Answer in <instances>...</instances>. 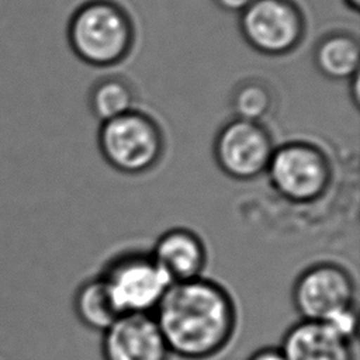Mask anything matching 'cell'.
Masks as SVG:
<instances>
[{
	"instance_id": "11",
	"label": "cell",
	"mask_w": 360,
	"mask_h": 360,
	"mask_svg": "<svg viewBox=\"0 0 360 360\" xmlns=\"http://www.w3.org/2000/svg\"><path fill=\"white\" fill-rule=\"evenodd\" d=\"M149 252L172 283L202 277L208 264L204 239L186 226H174L162 232Z\"/></svg>"
},
{
	"instance_id": "17",
	"label": "cell",
	"mask_w": 360,
	"mask_h": 360,
	"mask_svg": "<svg viewBox=\"0 0 360 360\" xmlns=\"http://www.w3.org/2000/svg\"><path fill=\"white\" fill-rule=\"evenodd\" d=\"M222 10L229 13H242L253 0H214Z\"/></svg>"
},
{
	"instance_id": "13",
	"label": "cell",
	"mask_w": 360,
	"mask_h": 360,
	"mask_svg": "<svg viewBox=\"0 0 360 360\" xmlns=\"http://www.w3.org/2000/svg\"><path fill=\"white\" fill-rule=\"evenodd\" d=\"M314 59L323 76L333 80H349L359 72V41L346 32L328 34L316 44Z\"/></svg>"
},
{
	"instance_id": "12",
	"label": "cell",
	"mask_w": 360,
	"mask_h": 360,
	"mask_svg": "<svg viewBox=\"0 0 360 360\" xmlns=\"http://www.w3.org/2000/svg\"><path fill=\"white\" fill-rule=\"evenodd\" d=\"M73 311L83 326L100 333L122 315L98 274L79 284L73 295Z\"/></svg>"
},
{
	"instance_id": "18",
	"label": "cell",
	"mask_w": 360,
	"mask_h": 360,
	"mask_svg": "<svg viewBox=\"0 0 360 360\" xmlns=\"http://www.w3.org/2000/svg\"><path fill=\"white\" fill-rule=\"evenodd\" d=\"M349 84H352V96H353V101L357 105L360 101V79H359V72L354 73L350 79H349Z\"/></svg>"
},
{
	"instance_id": "1",
	"label": "cell",
	"mask_w": 360,
	"mask_h": 360,
	"mask_svg": "<svg viewBox=\"0 0 360 360\" xmlns=\"http://www.w3.org/2000/svg\"><path fill=\"white\" fill-rule=\"evenodd\" d=\"M172 356L211 360L233 340L239 311L233 295L205 276L172 283L153 311Z\"/></svg>"
},
{
	"instance_id": "9",
	"label": "cell",
	"mask_w": 360,
	"mask_h": 360,
	"mask_svg": "<svg viewBox=\"0 0 360 360\" xmlns=\"http://www.w3.org/2000/svg\"><path fill=\"white\" fill-rule=\"evenodd\" d=\"M103 360H170L153 314H124L101 332Z\"/></svg>"
},
{
	"instance_id": "4",
	"label": "cell",
	"mask_w": 360,
	"mask_h": 360,
	"mask_svg": "<svg viewBox=\"0 0 360 360\" xmlns=\"http://www.w3.org/2000/svg\"><path fill=\"white\" fill-rule=\"evenodd\" d=\"M128 13L112 0H89L70 17L69 45L79 59L93 66L121 62L134 44Z\"/></svg>"
},
{
	"instance_id": "7",
	"label": "cell",
	"mask_w": 360,
	"mask_h": 360,
	"mask_svg": "<svg viewBox=\"0 0 360 360\" xmlns=\"http://www.w3.org/2000/svg\"><path fill=\"white\" fill-rule=\"evenodd\" d=\"M239 27L253 49L278 56L300 45L305 34V18L292 0H253L240 13Z\"/></svg>"
},
{
	"instance_id": "16",
	"label": "cell",
	"mask_w": 360,
	"mask_h": 360,
	"mask_svg": "<svg viewBox=\"0 0 360 360\" xmlns=\"http://www.w3.org/2000/svg\"><path fill=\"white\" fill-rule=\"evenodd\" d=\"M246 360H287L280 346H263L256 349Z\"/></svg>"
},
{
	"instance_id": "2",
	"label": "cell",
	"mask_w": 360,
	"mask_h": 360,
	"mask_svg": "<svg viewBox=\"0 0 360 360\" xmlns=\"http://www.w3.org/2000/svg\"><path fill=\"white\" fill-rule=\"evenodd\" d=\"M291 301L300 319L328 322L356 339L357 284L346 266L332 260L308 264L292 283Z\"/></svg>"
},
{
	"instance_id": "10",
	"label": "cell",
	"mask_w": 360,
	"mask_h": 360,
	"mask_svg": "<svg viewBox=\"0 0 360 360\" xmlns=\"http://www.w3.org/2000/svg\"><path fill=\"white\" fill-rule=\"evenodd\" d=\"M287 360H356V339L328 322L298 319L283 335Z\"/></svg>"
},
{
	"instance_id": "3",
	"label": "cell",
	"mask_w": 360,
	"mask_h": 360,
	"mask_svg": "<svg viewBox=\"0 0 360 360\" xmlns=\"http://www.w3.org/2000/svg\"><path fill=\"white\" fill-rule=\"evenodd\" d=\"M264 176L281 202L304 208L326 200L333 183V167L318 145L290 141L274 148Z\"/></svg>"
},
{
	"instance_id": "5",
	"label": "cell",
	"mask_w": 360,
	"mask_h": 360,
	"mask_svg": "<svg viewBox=\"0 0 360 360\" xmlns=\"http://www.w3.org/2000/svg\"><path fill=\"white\" fill-rule=\"evenodd\" d=\"M98 149L103 159L118 173L141 176L159 165L165 139L153 118L131 110L101 122Z\"/></svg>"
},
{
	"instance_id": "15",
	"label": "cell",
	"mask_w": 360,
	"mask_h": 360,
	"mask_svg": "<svg viewBox=\"0 0 360 360\" xmlns=\"http://www.w3.org/2000/svg\"><path fill=\"white\" fill-rule=\"evenodd\" d=\"M232 107L236 112V118L260 122L270 111L271 91L269 86L260 80H245L232 94Z\"/></svg>"
},
{
	"instance_id": "6",
	"label": "cell",
	"mask_w": 360,
	"mask_h": 360,
	"mask_svg": "<svg viewBox=\"0 0 360 360\" xmlns=\"http://www.w3.org/2000/svg\"><path fill=\"white\" fill-rule=\"evenodd\" d=\"M117 309L124 314H153L172 284L150 252L131 249L112 256L100 270Z\"/></svg>"
},
{
	"instance_id": "14",
	"label": "cell",
	"mask_w": 360,
	"mask_h": 360,
	"mask_svg": "<svg viewBox=\"0 0 360 360\" xmlns=\"http://www.w3.org/2000/svg\"><path fill=\"white\" fill-rule=\"evenodd\" d=\"M134 89L121 77L100 79L90 90V110L93 115L105 122L134 110Z\"/></svg>"
},
{
	"instance_id": "8",
	"label": "cell",
	"mask_w": 360,
	"mask_h": 360,
	"mask_svg": "<svg viewBox=\"0 0 360 360\" xmlns=\"http://www.w3.org/2000/svg\"><path fill=\"white\" fill-rule=\"evenodd\" d=\"M274 148L266 127L260 122L235 118L217 134L214 159L229 179L252 181L264 176Z\"/></svg>"
},
{
	"instance_id": "19",
	"label": "cell",
	"mask_w": 360,
	"mask_h": 360,
	"mask_svg": "<svg viewBox=\"0 0 360 360\" xmlns=\"http://www.w3.org/2000/svg\"><path fill=\"white\" fill-rule=\"evenodd\" d=\"M349 8H352L353 11H359L360 8V0H343Z\"/></svg>"
}]
</instances>
